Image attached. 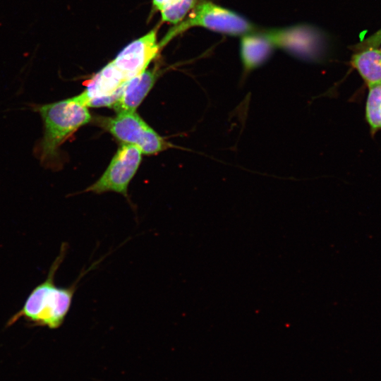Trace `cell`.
Segmentation results:
<instances>
[{
	"mask_svg": "<svg viewBox=\"0 0 381 381\" xmlns=\"http://www.w3.org/2000/svg\"><path fill=\"white\" fill-rule=\"evenodd\" d=\"M67 250V243H63L46 279L32 290L23 308L10 318L6 327L20 318L32 326L47 327L49 329L59 328L63 324L80 280L101 261L95 262L87 270H82L76 281L70 286L59 287L55 284L54 277L65 258Z\"/></svg>",
	"mask_w": 381,
	"mask_h": 381,
	"instance_id": "cell-1",
	"label": "cell"
},
{
	"mask_svg": "<svg viewBox=\"0 0 381 381\" xmlns=\"http://www.w3.org/2000/svg\"><path fill=\"white\" fill-rule=\"evenodd\" d=\"M33 107L40 114L44 126L43 136L35 152L44 167L57 169L61 161L59 147L91 121L88 107L77 96Z\"/></svg>",
	"mask_w": 381,
	"mask_h": 381,
	"instance_id": "cell-2",
	"label": "cell"
},
{
	"mask_svg": "<svg viewBox=\"0 0 381 381\" xmlns=\"http://www.w3.org/2000/svg\"><path fill=\"white\" fill-rule=\"evenodd\" d=\"M193 27L231 36H243L258 30L255 24L239 13L209 0H200L187 17L169 30L159 42L161 49L175 37Z\"/></svg>",
	"mask_w": 381,
	"mask_h": 381,
	"instance_id": "cell-3",
	"label": "cell"
},
{
	"mask_svg": "<svg viewBox=\"0 0 381 381\" xmlns=\"http://www.w3.org/2000/svg\"><path fill=\"white\" fill-rule=\"evenodd\" d=\"M100 124L122 143L135 145L145 155H155L170 146L135 111L118 112L100 119Z\"/></svg>",
	"mask_w": 381,
	"mask_h": 381,
	"instance_id": "cell-4",
	"label": "cell"
},
{
	"mask_svg": "<svg viewBox=\"0 0 381 381\" xmlns=\"http://www.w3.org/2000/svg\"><path fill=\"white\" fill-rule=\"evenodd\" d=\"M142 154L138 147L122 143L105 171L86 191L95 193L112 191L127 197L128 184L139 167Z\"/></svg>",
	"mask_w": 381,
	"mask_h": 381,
	"instance_id": "cell-5",
	"label": "cell"
},
{
	"mask_svg": "<svg viewBox=\"0 0 381 381\" xmlns=\"http://www.w3.org/2000/svg\"><path fill=\"white\" fill-rule=\"evenodd\" d=\"M127 80L110 61L87 83L83 92L77 95L87 107H112L120 97Z\"/></svg>",
	"mask_w": 381,
	"mask_h": 381,
	"instance_id": "cell-6",
	"label": "cell"
},
{
	"mask_svg": "<svg viewBox=\"0 0 381 381\" xmlns=\"http://www.w3.org/2000/svg\"><path fill=\"white\" fill-rule=\"evenodd\" d=\"M156 27L126 45L111 61L128 81L145 71L161 50Z\"/></svg>",
	"mask_w": 381,
	"mask_h": 381,
	"instance_id": "cell-7",
	"label": "cell"
},
{
	"mask_svg": "<svg viewBox=\"0 0 381 381\" xmlns=\"http://www.w3.org/2000/svg\"><path fill=\"white\" fill-rule=\"evenodd\" d=\"M274 46L292 55L310 61L321 59V52L316 45L315 30L304 27L270 29L262 31Z\"/></svg>",
	"mask_w": 381,
	"mask_h": 381,
	"instance_id": "cell-8",
	"label": "cell"
},
{
	"mask_svg": "<svg viewBox=\"0 0 381 381\" xmlns=\"http://www.w3.org/2000/svg\"><path fill=\"white\" fill-rule=\"evenodd\" d=\"M161 71L159 66L146 69L128 80L122 92L111 107L116 113L135 111L157 80Z\"/></svg>",
	"mask_w": 381,
	"mask_h": 381,
	"instance_id": "cell-9",
	"label": "cell"
},
{
	"mask_svg": "<svg viewBox=\"0 0 381 381\" xmlns=\"http://www.w3.org/2000/svg\"><path fill=\"white\" fill-rule=\"evenodd\" d=\"M240 58L242 78L262 66L271 57L275 47L262 31H255L241 36Z\"/></svg>",
	"mask_w": 381,
	"mask_h": 381,
	"instance_id": "cell-10",
	"label": "cell"
},
{
	"mask_svg": "<svg viewBox=\"0 0 381 381\" xmlns=\"http://www.w3.org/2000/svg\"><path fill=\"white\" fill-rule=\"evenodd\" d=\"M351 65L363 79L368 87L381 85V51L368 47L355 53Z\"/></svg>",
	"mask_w": 381,
	"mask_h": 381,
	"instance_id": "cell-11",
	"label": "cell"
},
{
	"mask_svg": "<svg viewBox=\"0 0 381 381\" xmlns=\"http://www.w3.org/2000/svg\"><path fill=\"white\" fill-rule=\"evenodd\" d=\"M198 0H152L154 11H159L163 23L177 24L192 10Z\"/></svg>",
	"mask_w": 381,
	"mask_h": 381,
	"instance_id": "cell-12",
	"label": "cell"
},
{
	"mask_svg": "<svg viewBox=\"0 0 381 381\" xmlns=\"http://www.w3.org/2000/svg\"><path fill=\"white\" fill-rule=\"evenodd\" d=\"M365 119L373 135L381 129V85L369 87Z\"/></svg>",
	"mask_w": 381,
	"mask_h": 381,
	"instance_id": "cell-13",
	"label": "cell"
},
{
	"mask_svg": "<svg viewBox=\"0 0 381 381\" xmlns=\"http://www.w3.org/2000/svg\"><path fill=\"white\" fill-rule=\"evenodd\" d=\"M380 51H381V49H380Z\"/></svg>",
	"mask_w": 381,
	"mask_h": 381,
	"instance_id": "cell-14",
	"label": "cell"
}]
</instances>
